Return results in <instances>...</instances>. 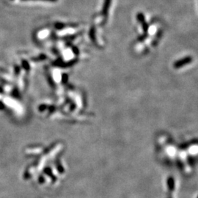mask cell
Masks as SVG:
<instances>
[{
    "label": "cell",
    "mask_w": 198,
    "mask_h": 198,
    "mask_svg": "<svg viewBox=\"0 0 198 198\" xmlns=\"http://www.w3.org/2000/svg\"><path fill=\"white\" fill-rule=\"evenodd\" d=\"M90 37L91 38L93 42H95V28L92 27L90 32Z\"/></svg>",
    "instance_id": "3957f363"
},
{
    "label": "cell",
    "mask_w": 198,
    "mask_h": 198,
    "mask_svg": "<svg viewBox=\"0 0 198 198\" xmlns=\"http://www.w3.org/2000/svg\"><path fill=\"white\" fill-rule=\"evenodd\" d=\"M192 60V58L191 57H186L183 58L182 59H180L178 61H177L176 63H174V67L175 68H180L183 66L186 65L190 63Z\"/></svg>",
    "instance_id": "6da1fadb"
},
{
    "label": "cell",
    "mask_w": 198,
    "mask_h": 198,
    "mask_svg": "<svg viewBox=\"0 0 198 198\" xmlns=\"http://www.w3.org/2000/svg\"><path fill=\"white\" fill-rule=\"evenodd\" d=\"M111 2H112V0H104L103 9H102V14H103L104 16H107V14H108L109 9Z\"/></svg>",
    "instance_id": "7a4b0ae2"
},
{
    "label": "cell",
    "mask_w": 198,
    "mask_h": 198,
    "mask_svg": "<svg viewBox=\"0 0 198 198\" xmlns=\"http://www.w3.org/2000/svg\"><path fill=\"white\" fill-rule=\"evenodd\" d=\"M22 63H23V66H24L25 69H27V70L29 69V63H27V61H23V62H22Z\"/></svg>",
    "instance_id": "5b68a950"
},
{
    "label": "cell",
    "mask_w": 198,
    "mask_h": 198,
    "mask_svg": "<svg viewBox=\"0 0 198 198\" xmlns=\"http://www.w3.org/2000/svg\"><path fill=\"white\" fill-rule=\"evenodd\" d=\"M73 52H74L75 54H79V51H78V49H76V48L73 47Z\"/></svg>",
    "instance_id": "52a82bcc"
},
{
    "label": "cell",
    "mask_w": 198,
    "mask_h": 198,
    "mask_svg": "<svg viewBox=\"0 0 198 198\" xmlns=\"http://www.w3.org/2000/svg\"><path fill=\"white\" fill-rule=\"evenodd\" d=\"M22 1H34V0H22ZM40 1H44V2H56L58 0H40Z\"/></svg>",
    "instance_id": "8992f818"
},
{
    "label": "cell",
    "mask_w": 198,
    "mask_h": 198,
    "mask_svg": "<svg viewBox=\"0 0 198 198\" xmlns=\"http://www.w3.org/2000/svg\"><path fill=\"white\" fill-rule=\"evenodd\" d=\"M161 37V31H159V33H158V35H157V36H156V38L154 40V43H153L154 45H156V43H158V41H159V39Z\"/></svg>",
    "instance_id": "277c9868"
}]
</instances>
